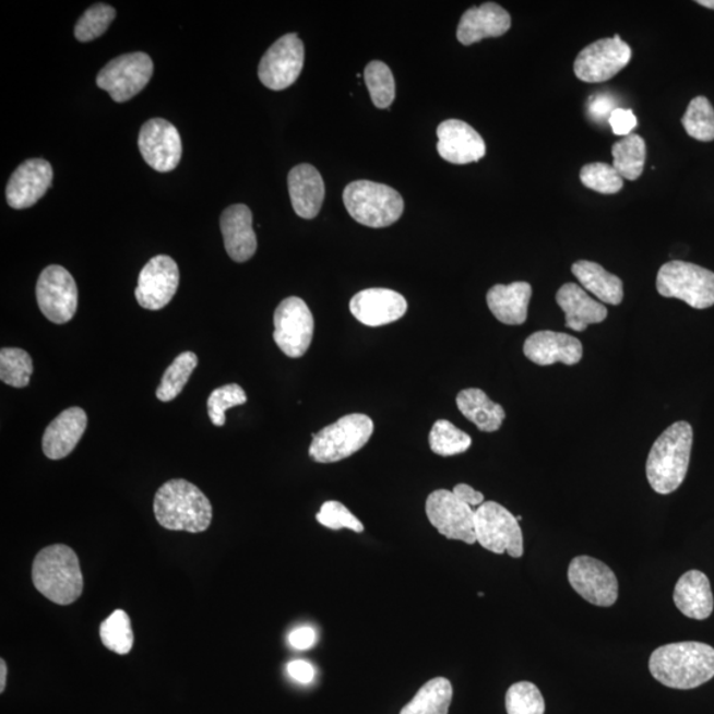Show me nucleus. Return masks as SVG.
I'll use <instances>...</instances> for the list:
<instances>
[{
	"mask_svg": "<svg viewBox=\"0 0 714 714\" xmlns=\"http://www.w3.org/2000/svg\"><path fill=\"white\" fill-rule=\"evenodd\" d=\"M648 668L668 688H699L714 678V648L700 642L664 644L651 654Z\"/></svg>",
	"mask_w": 714,
	"mask_h": 714,
	"instance_id": "nucleus-1",
	"label": "nucleus"
},
{
	"mask_svg": "<svg viewBox=\"0 0 714 714\" xmlns=\"http://www.w3.org/2000/svg\"><path fill=\"white\" fill-rule=\"evenodd\" d=\"M693 443V429L687 421L675 423L651 448L646 474L651 488L668 495L685 481Z\"/></svg>",
	"mask_w": 714,
	"mask_h": 714,
	"instance_id": "nucleus-2",
	"label": "nucleus"
},
{
	"mask_svg": "<svg viewBox=\"0 0 714 714\" xmlns=\"http://www.w3.org/2000/svg\"><path fill=\"white\" fill-rule=\"evenodd\" d=\"M154 513L163 528L200 534L210 528L212 504L200 488L186 479H172L156 491Z\"/></svg>",
	"mask_w": 714,
	"mask_h": 714,
	"instance_id": "nucleus-3",
	"label": "nucleus"
},
{
	"mask_svg": "<svg viewBox=\"0 0 714 714\" xmlns=\"http://www.w3.org/2000/svg\"><path fill=\"white\" fill-rule=\"evenodd\" d=\"M36 591L53 604L72 605L84 591L80 560L72 548L56 544L40 550L33 566Z\"/></svg>",
	"mask_w": 714,
	"mask_h": 714,
	"instance_id": "nucleus-4",
	"label": "nucleus"
},
{
	"mask_svg": "<svg viewBox=\"0 0 714 714\" xmlns=\"http://www.w3.org/2000/svg\"><path fill=\"white\" fill-rule=\"evenodd\" d=\"M343 202L355 222L369 228H385L404 212V199L392 187L356 180L343 192Z\"/></svg>",
	"mask_w": 714,
	"mask_h": 714,
	"instance_id": "nucleus-5",
	"label": "nucleus"
},
{
	"mask_svg": "<svg viewBox=\"0 0 714 714\" xmlns=\"http://www.w3.org/2000/svg\"><path fill=\"white\" fill-rule=\"evenodd\" d=\"M371 418L360 413L344 416L312 435L309 454L317 463H335L348 459L366 447L373 435Z\"/></svg>",
	"mask_w": 714,
	"mask_h": 714,
	"instance_id": "nucleus-6",
	"label": "nucleus"
},
{
	"mask_svg": "<svg viewBox=\"0 0 714 714\" xmlns=\"http://www.w3.org/2000/svg\"><path fill=\"white\" fill-rule=\"evenodd\" d=\"M662 297L682 300L693 309H710L714 305V273L685 261L667 262L656 277Z\"/></svg>",
	"mask_w": 714,
	"mask_h": 714,
	"instance_id": "nucleus-7",
	"label": "nucleus"
},
{
	"mask_svg": "<svg viewBox=\"0 0 714 714\" xmlns=\"http://www.w3.org/2000/svg\"><path fill=\"white\" fill-rule=\"evenodd\" d=\"M476 543L488 552L507 554L520 559L524 554V538L517 519L497 502H485L475 510Z\"/></svg>",
	"mask_w": 714,
	"mask_h": 714,
	"instance_id": "nucleus-8",
	"label": "nucleus"
},
{
	"mask_svg": "<svg viewBox=\"0 0 714 714\" xmlns=\"http://www.w3.org/2000/svg\"><path fill=\"white\" fill-rule=\"evenodd\" d=\"M153 73V60L147 53H127L118 56L102 69L97 85L108 92L116 103H127L145 90Z\"/></svg>",
	"mask_w": 714,
	"mask_h": 714,
	"instance_id": "nucleus-9",
	"label": "nucleus"
},
{
	"mask_svg": "<svg viewBox=\"0 0 714 714\" xmlns=\"http://www.w3.org/2000/svg\"><path fill=\"white\" fill-rule=\"evenodd\" d=\"M314 317L304 299L282 300L274 312V342L286 356L298 359L310 348L314 337Z\"/></svg>",
	"mask_w": 714,
	"mask_h": 714,
	"instance_id": "nucleus-10",
	"label": "nucleus"
},
{
	"mask_svg": "<svg viewBox=\"0 0 714 714\" xmlns=\"http://www.w3.org/2000/svg\"><path fill=\"white\" fill-rule=\"evenodd\" d=\"M36 299L48 321L56 324L68 323L78 311L76 281L67 269L59 265L48 266L37 279Z\"/></svg>",
	"mask_w": 714,
	"mask_h": 714,
	"instance_id": "nucleus-11",
	"label": "nucleus"
},
{
	"mask_svg": "<svg viewBox=\"0 0 714 714\" xmlns=\"http://www.w3.org/2000/svg\"><path fill=\"white\" fill-rule=\"evenodd\" d=\"M632 51L619 35L591 44L574 61V73L584 83L597 84L612 79L628 67Z\"/></svg>",
	"mask_w": 714,
	"mask_h": 714,
	"instance_id": "nucleus-12",
	"label": "nucleus"
},
{
	"mask_svg": "<svg viewBox=\"0 0 714 714\" xmlns=\"http://www.w3.org/2000/svg\"><path fill=\"white\" fill-rule=\"evenodd\" d=\"M425 510L430 524L449 540L476 543L475 511L461 502L453 491L431 492L426 499Z\"/></svg>",
	"mask_w": 714,
	"mask_h": 714,
	"instance_id": "nucleus-13",
	"label": "nucleus"
},
{
	"mask_svg": "<svg viewBox=\"0 0 714 714\" xmlns=\"http://www.w3.org/2000/svg\"><path fill=\"white\" fill-rule=\"evenodd\" d=\"M568 580L575 593L588 604L610 607L617 603V575L603 561L588 556L574 557L568 569Z\"/></svg>",
	"mask_w": 714,
	"mask_h": 714,
	"instance_id": "nucleus-14",
	"label": "nucleus"
},
{
	"mask_svg": "<svg viewBox=\"0 0 714 714\" xmlns=\"http://www.w3.org/2000/svg\"><path fill=\"white\" fill-rule=\"evenodd\" d=\"M305 46L297 34H287L267 49L259 67L261 83L272 91L291 86L302 72Z\"/></svg>",
	"mask_w": 714,
	"mask_h": 714,
	"instance_id": "nucleus-15",
	"label": "nucleus"
},
{
	"mask_svg": "<svg viewBox=\"0 0 714 714\" xmlns=\"http://www.w3.org/2000/svg\"><path fill=\"white\" fill-rule=\"evenodd\" d=\"M138 146L147 165L159 172L175 170L183 154L178 129L162 118L150 119L143 124Z\"/></svg>",
	"mask_w": 714,
	"mask_h": 714,
	"instance_id": "nucleus-16",
	"label": "nucleus"
},
{
	"mask_svg": "<svg viewBox=\"0 0 714 714\" xmlns=\"http://www.w3.org/2000/svg\"><path fill=\"white\" fill-rule=\"evenodd\" d=\"M179 267L171 257L156 255L142 269L135 298L143 309L162 310L171 302L179 286Z\"/></svg>",
	"mask_w": 714,
	"mask_h": 714,
	"instance_id": "nucleus-17",
	"label": "nucleus"
},
{
	"mask_svg": "<svg viewBox=\"0 0 714 714\" xmlns=\"http://www.w3.org/2000/svg\"><path fill=\"white\" fill-rule=\"evenodd\" d=\"M53 180L52 166L44 159H28L16 168L5 188L11 209L26 210L46 195Z\"/></svg>",
	"mask_w": 714,
	"mask_h": 714,
	"instance_id": "nucleus-18",
	"label": "nucleus"
},
{
	"mask_svg": "<svg viewBox=\"0 0 714 714\" xmlns=\"http://www.w3.org/2000/svg\"><path fill=\"white\" fill-rule=\"evenodd\" d=\"M437 150L453 165H468L485 158L486 143L475 129L460 119H448L437 129Z\"/></svg>",
	"mask_w": 714,
	"mask_h": 714,
	"instance_id": "nucleus-19",
	"label": "nucleus"
},
{
	"mask_svg": "<svg viewBox=\"0 0 714 714\" xmlns=\"http://www.w3.org/2000/svg\"><path fill=\"white\" fill-rule=\"evenodd\" d=\"M353 316L368 328H380L398 321L408 310V302L400 293L390 289H367L350 299Z\"/></svg>",
	"mask_w": 714,
	"mask_h": 714,
	"instance_id": "nucleus-20",
	"label": "nucleus"
},
{
	"mask_svg": "<svg viewBox=\"0 0 714 714\" xmlns=\"http://www.w3.org/2000/svg\"><path fill=\"white\" fill-rule=\"evenodd\" d=\"M524 355L537 366H552L556 362L574 366L581 361L584 348L578 337L563 332L538 331L525 341Z\"/></svg>",
	"mask_w": 714,
	"mask_h": 714,
	"instance_id": "nucleus-21",
	"label": "nucleus"
},
{
	"mask_svg": "<svg viewBox=\"0 0 714 714\" xmlns=\"http://www.w3.org/2000/svg\"><path fill=\"white\" fill-rule=\"evenodd\" d=\"M511 28V16L502 5L488 2L479 8L468 9L462 15L456 39L463 46L487 39V37H499L509 33Z\"/></svg>",
	"mask_w": 714,
	"mask_h": 714,
	"instance_id": "nucleus-22",
	"label": "nucleus"
},
{
	"mask_svg": "<svg viewBox=\"0 0 714 714\" xmlns=\"http://www.w3.org/2000/svg\"><path fill=\"white\" fill-rule=\"evenodd\" d=\"M252 223V211L247 205H230L223 212L221 227L225 250L236 262H247L255 253L257 236Z\"/></svg>",
	"mask_w": 714,
	"mask_h": 714,
	"instance_id": "nucleus-23",
	"label": "nucleus"
},
{
	"mask_svg": "<svg viewBox=\"0 0 714 714\" xmlns=\"http://www.w3.org/2000/svg\"><path fill=\"white\" fill-rule=\"evenodd\" d=\"M86 425V413L78 406L56 417L43 437V451L47 459L59 461L71 454L84 436Z\"/></svg>",
	"mask_w": 714,
	"mask_h": 714,
	"instance_id": "nucleus-24",
	"label": "nucleus"
},
{
	"mask_svg": "<svg viewBox=\"0 0 714 714\" xmlns=\"http://www.w3.org/2000/svg\"><path fill=\"white\" fill-rule=\"evenodd\" d=\"M290 200L297 215L311 221L321 212L325 187L322 175L311 165L294 167L287 178Z\"/></svg>",
	"mask_w": 714,
	"mask_h": 714,
	"instance_id": "nucleus-25",
	"label": "nucleus"
},
{
	"mask_svg": "<svg viewBox=\"0 0 714 714\" xmlns=\"http://www.w3.org/2000/svg\"><path fill=\"white\" fill-rule=\"evenodd\" d=\"M674 603L686 617L704 621L712 616L714 598L711 581L700 570H689L675 586Z\"/></svg>",
	"mask_w": 714,
	"mask_h": 714,
	"instance_id": "nucleus-26",
	"label": "nucleus"
},
{
	"mask_svg": "<svg viewBox=\"0 0 714 714\" xmlns=\"http://www.w3.org/2000/svg\"><path fill=\"white\" fill-rule=\"evenodd\" d=\"M556 300L566 312V325L570 330L582 332L587 325L604 322L607 318L606 306L588 297L579 285H563L557 291Z\"/></svg>",
	"mask_w": 714,
	"mask_h": 714,
	"instance_id": "nucleus-27",
	"label": "nucleus"
},
{
	"mask_svg": "<svg viewBox=\"0 0 714 714\" xmlns=\"http://www.w3.org/2000/svg\"><path fill=\"white\" fill-rule=\"evenodd\" d=\"M532 286L528 282H513L511 285H495L487 293L488 309L499 322L520 325L528 318Z\"/></svg>",
	"mask_w": 714,
	"mask_h": 714,
	"instance_id": "nucleus-28",
	"label": "nucleus"
},
{
	"mask_svg": "<svg viewBox=\"0 0 714 714\" xmlns=\"http://www.w3.org/2000/svg\"><path fill=\"white\" fill-rule=\"evenodd\" d=\"M456 405H459L462 415L480 431L493 433L503 425L505 418L503 406L493 403L478 388H468V390L460 392L459 396H456Z\"/></svg>",
	"mask_w": 714,
	"mask_h": 714,
	"instance_id": "nucleus-29",
	"label": "nucleus"
},
{
	"mask_svg": "<svg viewBox=\"0 0 714 714\" xmlns=\"http://www.w3.org/2000/svg\"><path fill=\"white\" fill-rule=\"evenodd\" d=\"M572 273L584 289L594 294L600 302L612 306L622 302L624 297L622 279L605 271L599 264L581 260L573 264Z\"/></svg>",
	"mask_w": 714,
	"mask_h": 714,
	"instance_id": "nucleus-30",
	"label": "nucleus"
},
{
	"mask_svg": "<svg viewBox=\"0 0 714 714\" xmlns=\"http://www.w3.org/2000/svg\"><path fill=\"white\" fill-rule=\"evenodd\" d=\"M453 686L447 678L426 682L400 714H449L453 701Z\"/></svg>",
	"mask_w": 714,
	"mask_h": 714,
	"instance_id": "nucleus-31",
	"label": "nucleus"
},
{
	"mask_svg": "<svg viewBox=\"0 0 714 714\" xmlns=\"http://www.w3.org/2000/svg\"><path fill=\"white\" fill-rule=\"evenodd\" d=\"M646 142L638 134H630L618 141L611 148L612 167L623 179L636 180L641 177L647 158Z\"/></svg>",
	"mask_w": 714,
	"mask_h": 714,
	"instance_id": "nucleus-32",
	"label": "nucleus"
},
{
	"mask_svg": "<svg viewBox=\"0 0 714 714\" xmlns=\"http://www.w3.org/2000/svg\"><path fill=\"white\" fill-rule=\"evenodd\" d=\"M198 367V356L193 353L180 354L163 374L162 383L156 390V398L168 403L179 396Z\"/></svg>",
	"mask_w": 714,
	"mask_h": 714,
	"instance_id": "nucleus-33",
	"label": "nucleus"
},
{
	"mask_svg": "<svg viewBox=\"0 0 714 714\" xmlns=\"http://www.w3.org/2000/svg\"><path fill=\"white\" fill-rule=\"evenodd\" d=\"M429 444L435 454L453 456L466 453L472 448L473 440L448 419H438L430 430Z\"/></svg>",
	"mask_w": 714,
	"mask_h": 714,
	"instance_id": "nucleus-34",
	"label": "nucleus"
},
{
	"mask_svg": "<svg viewBox=\"0 0 714 714\" xmlns=\"http://www.w3.org/2000/svg\"><path fill=\"white\" fill-rule=\"evenodd\" d=\"M99 636L106 648L119 655H127L133 648L134 632L127 611L116 610L99 626Z\"/></svg>",
	"mask_w": 714,
	"mask_h": 714,
	"instance_id": "nucleus-35",
	"label": "nucleus"
},
{
	"mask_svg": "<svg viewBox=\"0 0 714 714\" xmlns=\"http://www.w3.org/2000/svg\"><path fill=\"white\" fill-rule=\"evenodd\" d=\"M365 81L376 108H390L396 97V83L391 68L383 61H371L365 69Z\"/></svg>",
	"mask_w": 714,
	"mask_h": 714,
	"instance_id": "nucleus-36",
	"label": "nucleus"
},
{
	"mask_svg": "<svg viewBox=\"0 0 714 714\" xmlns=\"http://www.w3.org/2000/svg\"><path fill=\"white\" fill-rule=\"evenodd\" d=\"M34 362L26 350L21 348H2L0 350V380L14 388H26Z\"/></svg>",
	"mask_w": 714,
	"mask_h": 714,
	"instance_id": "nucleus-37",
	"label": "nucleus"
},
{
	"mask_svg": "<svg viewBox=\"0 0 714 714\" xmlns=\"http://www.w3.org/2000/svg\"><path fill=\"white\" fill-rule=\"evenodd\" d=\"M687 134L700 142L714 141V109L710 99L705 97L693 98L689 104L685 117L681 119Z\"/></svg>",
	"mask_w": 714,
	"mask_h": 714,
	"instance_id": "nucleus-38",
	"label": "nucleus"
},
{
	"mask_svg": "<svg viewBox=\"0 0 714 714\" xmlns=\"http://www.w3.org/2000/svg\"><path fill=\"white\" fill-rule=\"evenodd\" d=\"M505 710L509 714H544L545 701L540 689L534 682H516L507 691Z\"/></svg>",
	"mask_w": 714,
	"mask_h": 714,
	"instance_id": "nucleus-39",
	"label": "nucleus"
},
{
	"mask_svg": "<svg viewBox=\"0 0 714 714\" xmlns=\"http://www.w3.org/2000/svg\"><path fill=\"white\" fill-rule=\"evenodd\" d=\"M580 179L586 188L604 195H614L623 188V178L607 163H588L582 167Z\"/></svg>",
	"mask_w": 714,
	"mask_h": 714,
	"instance_id": "nucleus-40",
	"label": "nucleus"
},
{
	"mask_svg": "<svg viewBox=\"0 0 714 714\" xmlns=\"http://www.w3.org/2000/svg\"><path fill=\"white\" fill-rule=\"evenodd\" d=\"M116 19V10L108 4H96L80 17L74 27V36L79 41H92L104 35Z\"/></svg>",
	"mask_w": 714,
	"mask_h": 714,
	"instance_id": "nucleus-41",
	"label": "nucleus"
},
{
	"mask_svg": "<svg viewBox=\"0 0 714 714\" xmlns=\"http://www.w3.org/2000/svg\"><path fill=\"white\" fill-rule=\"evenodd\" d=\"M247 401V393L240 385L228 384L217 388L211 393L209 404H206L209 405V416L212 424L221 428L227 421L225 412L235 408V406L243 405Z\"/></svg>",
	"mask_w": 714,
	"mask_h": 714,
	"instance_id": "nucleus-42",
	"label": "nucleus"
},
{
	"mask_svg": "<svg viewBox=\"0 0 714 714\" xmlns=\"http://www.w3.org/2000/svg\"><path fill=\"white\" fill-rule=\"evenodd\" d=\"M318 523L323 527L334 531L349 529L361 534L365 532V525L350 512L346 505L330 500L321 507V511L317 513Z\"/></svg>",
	"mask_w": 714,
	"mask_h": 714,
	"instance_id": "nucleus-43",
	"label": "nucleus"
},
{
	"mask_svg": "<svg viewBox=\"0 0 714 714\" xmlns=\"http://www.w3.org/2000/svg\"><path fill=\"white\" fill-rule=\"evenodd\" d=\"M609 124L616 135L628 136L636 128L638 119L634 111L617 108L611 112Z\"/></svg>",
	"mask_w": 714,
	"mask_h": 714,
	"instance_id": "nucleus-44",
	"label": "nucleus"
},
{
	"mask_svg": "<svg viewBox=\"0 0 714 714\" xmlns=\"http://www.w3.org/2000/svg\"><path fill=\"white\" fill-rule=\"evenodd\" d=\"M616 109V104H614L611 97L605 96V94L588 98L587 110L594 121H603L606 118L609 121L611 112Z\"/></svg>",
	"mask_w": 714,
	"mask_h": 714,
	"instance_id": "nucleus-45",
	"label": "nucleus"
},
{
	"mask_svg": "<svg viewBox=\"0 0 714 714\" xmlns=\"http://www.w3.org/2000/svg\"><path fill=\"white\" fill-rule=\"evenodd\" d=\"M287 671H289L291 678L300 682V685H310V682L316 679L314 667L305 661H294L289 663Z\"/></svg>",
	"mask_w": 714,
	"mask_h": 714,
	"instance_id": "nucleus-46",
	"label": "nucleus"
},
{
	"mask_svg": "<svg viewBox=\"0 0 714 714\" xmlns=\"http://www.w3.org/2000/svg\"><path fill=\"white\" fill-rule=\"evenodd\" d=\"M453 493L461 500V502L472 507V509H474V507L478 509V507L485 503V495L474 490L472 486L465 484L456 485L453 488Z\"/></svg>",
	"mask_w": 714,
	"mask_h": 714,
	"instance_id": "nucleus-47",
	"label": "nucleus"
},
{
	"mask_svg": "<svg viewBox=\"0 0 714 714\" xmlns=\"http://www.w3.org/2000/svg\"><path fill=\"white\" fill-rule=\"evenodd\" d=\"M317 632L311 628H299L290 634L289 642L296 650H309L314 646Z\"/></svg>",
	"mask_w": 714,
	"mask_h": 714,
	"instance_id": "nucleus-48",
	"label": "nucleus"
},
{
	"mask_svg": "<svg viewBox=\"0 0 714 714\" xmlns=\"http://www.w3.org/2000/svg\"><path fill=\"white\" fill-rule=\"evenodd\" d=\"M5 682H8V664L4 659L0 661V692H4Z\"/></svg>",
	"mask_w": 714,
	"mask_h": 714,
	"instance_id": "nucleus-49",
	"label": "nucleus"
},
{
	"mask_svg": "<svg viewBox=\"0 0 714 714\" xmlns=\"http://www.w3.org/2000/svg\"><path fill=\"white\" fill-rule=\"evenodd\" d=\"M698 4L703 5V8L714 10V0H698Z\"/></svg>",
	"mask_w": 714,
	"mask_h": 714,
	"instance_id": "nucleus-50",
	"label": "nucleus"
}]
</instances>
